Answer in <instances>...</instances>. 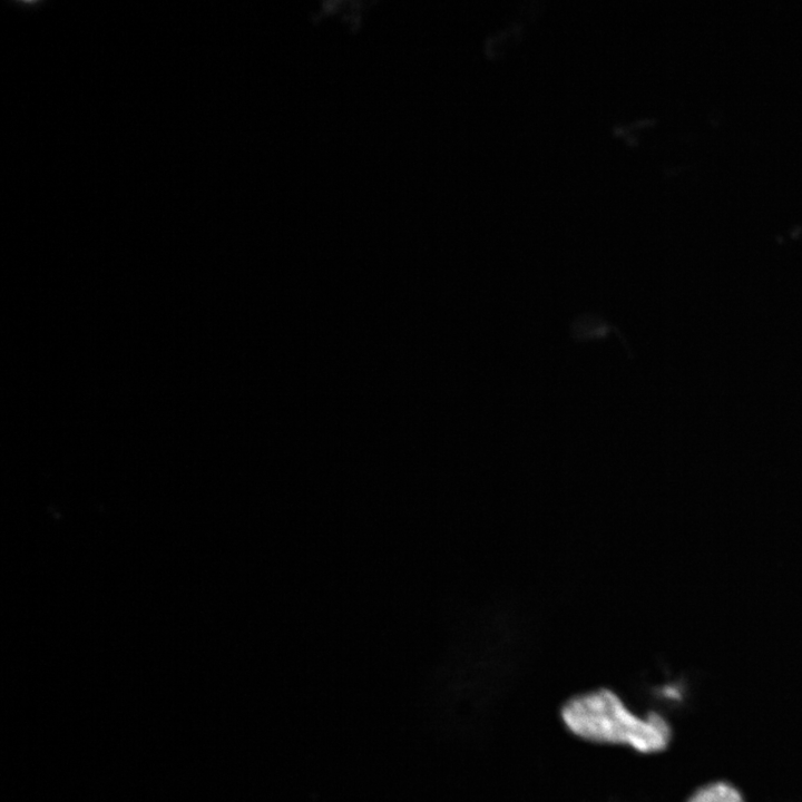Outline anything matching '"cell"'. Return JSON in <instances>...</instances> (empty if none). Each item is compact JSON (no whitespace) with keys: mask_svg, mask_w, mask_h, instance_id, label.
Wrapping results in <instances>:
<instances>
[{"mask_svg":"<svg viewBox=\"0 0 802 802\" xmlns=\"http://www.w3.org/2000/svg\"><path fill=\"white\" fill-rule=\"evenodd\" d=\"M564 726L589 743L620 745L640 754H656L668 747L672 728L657 712L644 717L630 711L608 688H598L568 698L560 708Z\"/></svg>","mask_w":802,"mask_h":802,"instance_id":"6da1fadb","label":"cell"},{"mask_svg":"<svg viewBox=\"0 0 802 802\" xmlns=\"http://www.w3.org/2000/svg\"><path fill=\"white\" fill-rule=\"evenodd\" d=\"M685 802H745V799L735 785L718 780L701 785Z\"/></svg>","mask_w":802,"mask_h":802,"instance_id":"7a4b0ae2","label":"cell"}]
</instances>
